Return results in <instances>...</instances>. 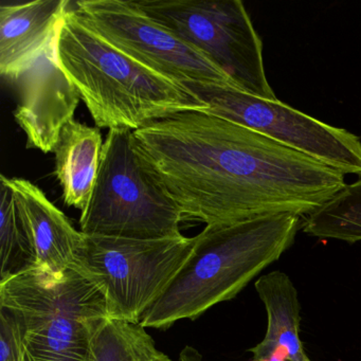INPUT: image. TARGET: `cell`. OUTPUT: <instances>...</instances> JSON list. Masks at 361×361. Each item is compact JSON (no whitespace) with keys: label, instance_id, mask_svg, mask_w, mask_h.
Listing matches in <instances>:
<instances>
[{"label":"cell","instance_id":"cell-7","mask_svg":"<svg viewBox=\"0 0 361 361\" xmlns=\"http://www.w3.org/2000/svg\"><path fill=\"white\" fill-rule=\"evenodd\" d=\"M195 238L86 236L78 271L104 293L109 316L140 323L191 255Z\"/></svg>","mask_w":361,"mask_h":361},{"label":"cell","instance_id":"cell-5","mask_svg":"<svg viewBox=\"0 0 361 361\" xmlns=\"http://www.w3.org/2000/svg\"><path fill=\"white\" fill-rule=\"evenodd\" d=\"M178 206L133 145V132L111 130L92 197L82 211L86 236L161 240L183 236Z\"/></svg>","mask_w":361,"mask_h":361},{"label":"cell","instance_id":"cell-17","mask_svg":"<svg viewBox=\"0 0 361 361\" xmlns=\"http://www.w3.org/2000/svg\"><path fill=\"white\" fill-rule=\"evenodd\" d=\"M0 281L37 267V259L7 177L0 176Z\"/></svg>","mask_w":361,"mask_h":361},{"label":"cell","instance_id":"cell-15","mask_svg":"<svg viewBox=\"0 0 361 361\" xmlns=\"http://www.w3.org/2000/svg\"><path fill=\"white\" fill-rule=\"evenodd\" d=\"M302 229L312 238L361 242V177L307 215Z\"/></svg>","mask_w":361,"mask_h":361},{"label":"cell","instance_id":"cell-1","mask_svg":"<svg viewBox=\"0 0 361 361\" xmlns=\"http://www.w3.org/2000/svg\"><path fill=\"white\" fill-rule=\"evenodd\" d=\"M133 145L183 217L206 225L310 215L346 185L339 171L204 111L152 122Z\"/></svg>","mask_w":361,"mask_h":361},{"label":"cell","instance_id":"cell-16","mask_svg":"<svg viewBox=\"0 0 361 361\" xmlns=\"http://www.w3.org/2000/svg\"><path fill=\"white\" fill-rule=\"evenodd\" d=\"M92 361H172L140 323L109 318L94 340Z\"/></svg>","mask_w":361,"mask_h":361},{"label":"cell","instance_id":"cell-10","mask_svg":"<svg viewBox=\"0 0 361 361\" xmlns=\"http://www.w3.org/2000/svg\"><path fill=\"white\" fill-rule=\"evenodd\" d=\"M59 35L16 82L20 94L14 118L26 134L27 147L43 153L54 151L63 128L75 119L81 100L61 66Z\"/></svg>","mask_w":361,"mask_h":361},{"label":"cell","instance_id":"cell-2","mask_svg":"<svg viewBox=\"0 0 361 361\" xmlns=\"http://www.w3.org/2000/svg\"><path fill=\"white\" fill-rule=\"evenodd\" d=\"M300 228V216L295 214L207 225L194 236L191 255L140 324L169 329L234 299L293 246Z\"/></svg>","mask_w":361,"mask_h":361},{"label":"cell","instance_id":"cell-14","mask_svg":"<svg viewBox=\"0 0 361 361\" xmlns=\"http://www.w3.org/2000/svg\"><path fill=\"white\" fill-rule=\"evenodd\" d=\"M103 147L100 128L75 119L63 128L54 153L56 178L67 206L81 211L87 206L98 178Z\"/></svg>","mask_w":361,"mask_h":361},{"label":"cell","instance_id":"cell-9","mask_svg":"<svg viewBox=\"0 0 361 361\" xmlns=\"http://www.w3.org/2000/svg\"><path fill=\"white\" fill-rule=\"evenodd\" d=\"M75 11L92 30L126 56L177 83L236 88L231 78L178 35L149 18L135 1L81 0Z\"/></svg>","mask_w":361,"mask_h":361},{"label":"cell","instance_id":"cell-4","mask_svg":"<svg viewBox=\"0 0 361 361\" xmlns=\"http://www.w3.org/2000/svg\"><path fill=\"white\" fill-rule=\"evenodd\" d=\"M0 305L23 317L26 361H92L97 333L111 318L103 291L75 269L35 267L0 281Z\"/></svg>","mask_w":361,"mask_h":361},{"label":"cell","instance_id":"cell-12","mask_svg":"<svg viewBox=\"0 0 361 361\" xmlns=\"http://www.w3.org/2000/svg\"><path fill=\"white\" fill-rule=\"evenodd\" d=\"M18 213L37 259V267L51 272L77 269L85 235L31 181L8 178Z\"/></svg>","mask_w":361,"mask_h":361},{"label":"cell","instance_id":"cell-18","mask_svg":"<svg viewBox=\"0 0 361 361\" xmlns=\"http://www.w3.org/2000/svg\"><path fill=\"white\" fill-rule=\"evenodd\" d=\"M0 361H26V326L20 312L0 305Z\"/></svg>","mask_w":361,"mask_h":361},{"label":"cell","instance_id":"cell-11","mask_svg":"<svg viewBox=\"0 0 361 361\" xmlns=\"http://www.w3.org/2000/svg\"><path fill=\"white\" fill-rule=\"evenodd\" d=\"M68 0H35L0 7V73L16 83L58 37Z\"/></svg>","mask_w":361,"mask_h":361},{"label":"cell","instance_id":"cell-13","mask_svg":"<svg viewBox=\"0 0 361 361\" xmlns=\"http://www.w3.org/2000/svg\"><path fill=\"white\" fill-rule=\"evenodd\" d=\"M255 287L268 323L264 339L250 348L252 361H312L300 338L301 304L291 279L274 270L259 276Z\"/></svg>","mask_w":361,"mask_h":361},{"label":"cell","instance_id":"cell-3","mask_svg":"<svg viewBox=\"0 0 361 361\" xmlns=\"http://www.w3.org/2000/svg\"><path fill=\"white\" fill-rule=\"evenodd\" d=\"M58 52L98 128L135 132L175 114L209 111L183 84L111 46L73 8L61 28Z\"/></svg>","mask_w":361,"mask_h":361},{"label":"cell","instance_id":"cell-6","mask_svg":"<svg viewBox=\"0 0 361 361\" xmlns=\"http://www.w3.org/2000/svg\"><path fill=\"white\" fill-rule=\"evenodd\" d=\"M149 18L227 73L242 92L276 100L266 75L263 44L240 0H141Z\"/></svg>","mask_w":361,"mask_h":361},{"label":"cell","instance_id":"cell-19","mask_svg":"<svg viewBox=\"0 0 361 361\" xmlns=\"http://www.w3.org/2000/svg\"><path fill=\"white\" fill-rule=\"evenodd\" d=\"M178 361H204V357L195 348L187 345L181 350Z\"/></svg>","mask_w":361,"mask_h":361},{"label":"cell","instance_id":"cell-8","mask_svg":"<svg viewBox=\"0 0 361 361\" xmlns=\"http://www.w3.org/2000/svg\"><path fill=\"white\" fill-rule=\"evenodd\" d=\"M207 113L245 126L305 154L344 175L361 177V139L310 117L280 100H266L230 86L187 82Z\"/></svg>","mask_w":361,"mask_h":361}]
</instances>
